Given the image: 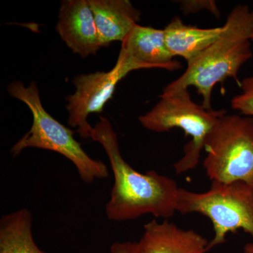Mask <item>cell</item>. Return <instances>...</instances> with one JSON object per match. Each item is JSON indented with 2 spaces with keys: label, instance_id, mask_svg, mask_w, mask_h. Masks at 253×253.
<instances>
[{
  "label": "cell",
  "instance_id": "6da1fadb",
  "mask_svg": "<svg viewBox=\"0 0 253 253\" xmlns=\"http://www.w3.org/2000/svg\"><path fill=\"white\" fill-rule=\"evenodd\" d=\"M91 139L104 147L114 177L106 212L111 220L136 219L146 214L168 220L177 212L179 189L172 178L154 170L141 173L125 161L118 136L107 118L100 116Z\"/></svg>",
  "mask_w": 253,
  "mask_h": 253
},
{
  "label": "cell",
  "instance_id": "7a4b0ae2",
  "mask_svg": "<svg viewBox=\"0 0 253 253\" xmlns=\"http://www.w3.org/2000/svg\"><path fill=\"white\" fill-rule=\"evenodd\" d=\"M253 11L246 4L236 6L228 15L220 37L199 56L187 62L184 73L169 83L163 92L171 93L194 86L202 97V106L212 108V94L217 83L228 78L238 81L240 69L253 56L251 31Z\"/></svg>",
  "mask_w": 253,
  "mask_h": 253
},
{
  "label": "cell",
  "instance_id": "3957f363",
  "mask_svg": "<svg viewBox=\"0 0 253 253\" xmlns=\"http://www.w3.org/2000/svg\"><path fill=\"white\" fill-rule=\"evenodd\" d=\"M7 90L10 96L24 103L33 115L31 129L13 146L11 150L13 156H18L27 148L49 150L71 161L86 184L108 177L109 170L106 165L92 159L75 139L74 131L46 112L42 104L36 82L32 81L26 86L22 82H12Z\"/></svg>",
  "mask_w": 253,
  "mask_h": 253
},
{
  "label": "cell",
  "instance_id": "277c9868",
  "mask_svg": "<svg viewBox=\"0 0 253 253\" xmlns=\"http://www.w3.org/2000/svg\"><path fill=\"white\" fill-rule=\"evenodd\" d=\"M225 110H208L195 103L189 89L171 93L163 92L159 101L151 111L139 118L141 126L149 130L165 132L179 128L191 140L184 147V155L174 163L177 174L194 169L208 136Z\"/></svg>",
  "mask_w": 253,
  "mask_h": 253
},
{
  "label": "cell",
  "instance_id": "5b68a950",
  "mask_svg": "<svg viewBox=\"0 0 253 253\" xmlns=\"http://www.w3.org/2000/svg\"><path fill=\"white\" fill-rule=\"evenodd\" d=\"M177 212H196L206 216L214 228V236L208 252L224 244L229 233L243 230L253 238V186L243 182L212 181L204 193L179 189Z\"/></svg>",
  "mask_w": 253,
  "mask_h": 253
},
{
  "label": "cell",
  "instance_id": "8992f818",
  "mask_svg": "<svg viewBox=\"0 0 253 253\" xmlns=\"http://www.w3.org/2000/svg\"><path fill=\"white\" fill-rule=\"evenodd\" d=\"M204 150V167L211 181H243L253 186V117L221 116Z\"/></svg>",
  "mask_w": 253,
  "mask_h": 253
},
{
  "label": "cell",
  "instance_id": "52a82bcc",
  "mask_svg": "<svg viewBox=\"0 0 253 253\" xmlns=\"http://www.w3.org/2000/svg\"><path fill=\"white\" fill-rule=\"evenodd\" d=\"M141 69L147 68L121 49L117 62L111 71L76 76L73 81L76 91L66 98L68 126L76 128L82 139L91 138L94 127L88 122V116L90 113L103 112L118 83L131 71Z\"/></svg>",
  "mask_w": 253,
  "mask_h": 253
},
{
  "label": "cell",
  "instance_id": "ba28073f",
  "mask_svg": "<svg viewBox=\"0 0 253 253\" xmlns=\"http://www.w3.org/2000/svg\"><path fill=\"white\" fill-rule=\"evenodd\" d=\"M62 41L74 54L86 58L101 48L89 0H63L56 27Z\"/></svg>",
  "mask_w": 253,
  "mask_h": 253
},
{
  "label": "cell",
  "instance_id": "9c48e42d",
  "mask_svg": "<svg viewBox=\"0 0 253 253\" xmlns=\"http://www.w3.org/2000/svg\"><path fill=\"white\" fill-rule=\"evenodd\" d=\"M139 242L146 253H206L209 242L194 230H184L173 222L153 219L145 224Z\"/></svg>",
  "mask_w": 253,
  "mask_h": 253
},
{
  "label": "cell",
  "instance_id": "30bf717a",
  "mask_svg": "<svg viewBox=\"0 0 253 253\" xmlns=\"http://www.w3.org/2000/svg\"><path fill=\"white\" fill-rule=\"evenodd\" d=\"M121 49L147 69L174 71L181 68L168 49L164 30L136 25L121 43Z\"/></svg>",
  "mask_w": 253,
  "mask_h": 253
},
{
  "label": "cell",
  "instance_id": "8fae6325",
  "mask_svg": "<svg viewBox=\"0 0 253 253\" xmlns=\"http://www.w3.org/2000/svg\"><path fill=\"white\" fill-rule=\"evenodd\" d=\"M101 47L121 43L140 21L141 11L129 0H89Z\"/></svg>",
  "mask_w": 253,
  "mask_h": 253
},
{
  "label": "cell",
  "instance_id": "7c38bea8",
  "mask_svg": "<svg viewBox=\"0 0 253 253\" xmlns=\"http://www.w3.org/2000/svg\"><path fill=\"white\" fill-rule=\"evenodd\" d=\"M165 38L169 52L174 57L179 56L187 62L208 49L224 30L220 27L202 28L185 24L180 18H173L164 28Z\"/></svg>",
  "mask_w": 253,
  "mask_h": 253
},
{
  "label": "cell",
  "instance_id": "4fadbf2b",
  "mask_svg": "<svg viewBox=\"0 0 253 253\" xmlns=\"http://www.w3.org/2000/svg\"><path fill=\"white\" fill-rule=\"evenodd\" d=\"M33 217L27 209L6 214L0 221V253H46L33 239Z\"/></svg>",
  "mask_w": 253,
  "mask_h": 253
},
{
  "label": "cell",
  "instance_id": "5bb4252c",
  "mask_svg": "<svg viewBox=\"0 0 253 253\" xmlns=\"http://www.w3.org/2000/svg\"><path fill=\"white\" fill-rule=\"evenodd\" d=\"M241 91L231 99V107L242 116L253 117V76L239 83Z\"/></svg>",
  "mask_w": 253,
  "mask_h": 253
},
{
  "label": "cell",
  "instance_id": "9a60e30c",
  "mask_svg": "<svg viewBox=\"0 0 253 253\" xmlns=\"http://www.w3.org/2000/svg\"><path fill=\"white\" fill-rule=\"evenodd\" d=\"M180 5V9L184 14H194L203 10H207L214 16H219V9L215 1H208V0H187V1H178Z\"/></svg>",
  "mask_w": 253,
  "mask_h": 253
},
{
  "label": "cell",
  "instance_id": "2e32d148",
  "mask_svg": "<svg viewBox=\"0 0 253 253\" xmlns=\"http://www.w3.org/2000/svg\"><path fill=\"white\" fill-rule=\"evenodd\" d=\"M111 253H146L140 242H115L111 247Z\"/></svg>",
  "mask_w": 253,
  "mask_h": 253
},
{
  "label": "cell",
  "instance_id": "e0dca14e",
  "mask_svg": "<svg viewBox=\"0 0 253 253\" xmlns=\"http://www.w3.org/2000/svg\"><path fill=\"white\" fill-rule=\"evenodd\" d=\"M244 253H253V243H249L245 245Z\"/></svg>",
  "mask_w": 253,
  "mask_h": 253
},
{
  "label": "cell",
  "instance_id": "ac0fdd59",
  "mask_svg": "<svg viewBox=\"0 0 253 253\" xmlns=\"http://www.w3.org/2000/svg\"><path fill=\"white\" fill-rule=\"evenodd\" d=\"M251 42L253 43V20H252V31H251Z\"/></svg>",
  "mask_w": 253,
  "mask_h": 253
}]
</instances>
